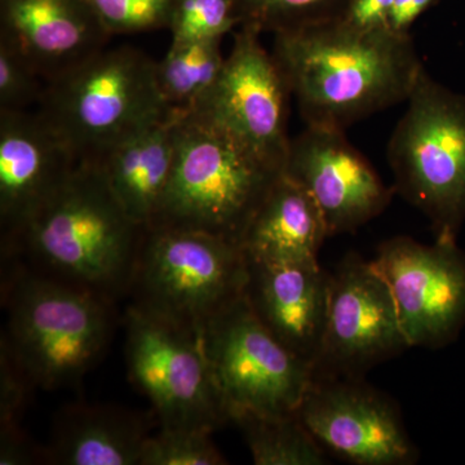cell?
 Wrapping results in <instances>:
<instances>
[{
    "instance_id": "5bb4252c",
    "label": "cell",
    "mask_w": 465,
    "mask_h": 465,
    "mask_svg": "<svg viewBox=\"0 0 465 465\" xmlns=\"http://www.w3.org/2000/svg\"><path fill=\"white\" fill-rule=\"evenodd\" d=\"M283 173L316 202L329 237L356 232L390 206L388 188L345 131L307 125L291 139Z\"/></svg>"
},
{
    "instance_id": "ffe728a7",
    "label": "cell",
    "mask_w": 465,
    "mask_h": 465,
    "mask_svg": "<svg viewBox=\"0 0 465 465\" xmlns=\"http://www.w3.org/2000/svg\"><path fill=\"white\" fill-rule=\"evenodd\" d=\"M326 238L316 202L282 173L251 217L240 246L251 262H307L318 260Z\"/></svg>"
},
{
    "instance_id": "d4e9b609",
    "label": "cell",
    "mask_w": 465,
    "mask_h": 465,
    "mask_svg": "<svg viewBox=\"0 0 465 465\" xmlns=\"http://www.w3.org/2000/svg\"><path fill=\"white\" fill-rule=\"evenodd\" d=\"M241 25L235 0H173L168 15L171 42L223 39Z\"/></svg>"
},
{
    "instance_id": "3957f363",
    "label": "cell",
    "mask_w": 465,
    "mask_h": 465,
    "mask_svg": "<svg viewBox=\"0 0 465 465\" xmlns=\"http://www.w3.org/2000/svg\"><path fill=\"white\" fill-rule=\"evenodd\" d=\"M3 282L2 344L36 388L78 384L109 347L113 300L15 262Z\"/></svg>"
},
{
    "instance_id": "7c38bea8",
    "label": "cell",
    "mask_w": 465,
    "mask_h": 465,
    "mask_svg": "<svg viewBox=\"0 0 465 465\" xmlns=\"http://www.w3.org/2000/svg\"><path fill=\"white\" fill-rule=\"evenodd\" d=\"M260 34L255 27L241 26L219 79L192 113L219 125L283 173L291 143V92Z\"/></svg>"
},
{
    "instance_id": "cb8c5ba5",
    "label": "cell",
    "mask_w": 465,
    "mask_h": 465,
    "mask_svg": "<svg viewBox=\"0 0 465 465\" xmlns=\"http://www.w3.org/2000/svg\"><path fill=\"white\" fill-rule=\"evenodd\" d=\"M211 430L201 428L159 427L143 445L140 465L228 464L213 440Z\"/></svg>"
},
{
    "instance_id": "ba28073f",
    "label": "cell",
    "mask_w": 465,
    "mask_h": 465,
    "mask_svg": "<svg viewBox=\"0 0 465 465\" xmlns=\"http://www.w3.org/2000/svg\"><path fill=\"white\" fill-rule=\"evenodd\" d=\"M124 326L128 379L149 401L159 427L215 432L231 421L202 327L134 302Z\"/></svg>"
},
{
    "instance_id": "44dd1931",
    "label": "cell",
    "mask_w": 465,
    "mask_h": 465,
    "mask_svg": "<svg viewBox=\"0 0 465 465\" xmlns=\"http://www.w3.org/2000/svg\"><path fill=\"white\" fill-rule=\"evenodd\" d=\"M223 39L171 42L155 63V82L168 115H183L200 105L224 67Z\"/></svg>"
},
{
    "instance_id": "4316f807",
    "label": "cell",
    "mask_w": 465,
    "mask_h": 465,
    "mask_svg": "<svg viewBox=\"0 0 465 465\" xmlns=\"http://www.w3.org/2000/svg\"><path fill=\"white\" fill-rule=\"evenodd\" d=\"M45 78L8 42L0 39V112H24L39 103Z\"/></svg>"
},
{
    "instance_id": "7402d4cb",
    "label": "cell",
    "mask_w": 465,
    "mask_h": 465,
    "mask_svg": "<svg viewBox=\"0 0 465 465\" xmlns=\"http://www.w3.org/2000/svg\"><path fill=\"white\" fill-rule=\"evenodd\" d=\"M238 425L256 465H326L327 451L296 415L238 411Z\"/></svg>"
},
{
    "instance_id": "52a82bcc",
    "label": "cell",
    "mask_w": 465,
    "mask_h": 465,
    "mask_svg": "<svg viewBox=\"0 0 465 465\" xmlns=\"http://www.w3.org/2000/svg\"><path fill=\"white\" fill-rule=\"evenodd\" d=\"M249 260L240 244L191 229H143L128 293L134 304L203 329L243 295Z\"/></svg>"
},
{
    "instance_id": "5b68a950",
    "label": "cell",
    "mask_w": 465,
    "mask_h": 465,
    "mask_svg": "<svg viewBox=\"0 0 465 465\" xmlns=\"http://www.w3.org/2000/svg\"><path fill=\"white\" fill-rule=\"evenodd\" d=\"M39 113L82 161L168 115L155 61L131 47L101 50L45 84Z\"/></svg>"
},
{
    "instance_id": "9a60e30c",
    "label": "cell",
    "mask_w": 465,
    "mask_h": 465,
    "mask_svg": "<svg viewBox=\"0 0 465 465\" xmlns=\"http://www.w3.org/2000/svg\"><path fill=\"white\" fill-rule=\"evenodd\" d=\"M79 159L41 113L0 112L3 243L66 182Z\"/></svg>"
},
{
    "instance_id": "8fae6325",
    "label": "cell",
    "mask_w": 465,
    "mask_h": 465,
    "mask_svg": "<svg viewBox=\"0 0 465 465\" xmlns=\"http://www.w3.org/2000/svg\"><path fill=\"white\" fill-rule=\"evenodd\" d=\"M390 286L410 348H442L465 324V252L457 240L424 244L399 235L382 242L374 260Z\"/></svg>"
},
{
    "instance_id": "83f0119b",
    "label": "cell",
    "mask_w": 465,
    "mask_h": 465,
    "mask_svg": "<svg viewBox=\"0 0 465 465\" xmlns=\"http://www.w3.org/2000/svg\"><path fill=\"white\" fill-rule=\"evenodd\" d=\"M36 390L7 348L0 347V430L20 427L30 393Z\"/></svg>"
},
{
    "instance_id": "30bf717a",
    "label": "cell",
    "mask_w": 465,
    "mask_h": 465,
    "mask_svg": "<svg viewBox=\"0 0 465 465\" xmlns=\"http://www.w3.org/2000/svg\"><path fill=\"white\" fill-rule=\"evenodd\" d=\"M407 348L390 286L372 262L347 253L331 272L329 316L312 381L365 378Z\"/></svg>"
},
{
    "instance_id": "6da1fadb",
    "label": "cell",
    "mask_w": 465,
    "mask_h": 465,
    "mask_svg": "<svg viewBox=\"0 0 465 465\" xmlns=\"http://www.w3.org/2000/svg\"><path fill=\"white\" fill-rule=\"evenodd\" d=\"M273 57L307 125L345 131L405 103L424 69L411 36L326 20L274 34Z\"/></svg>"
},
{
    "instance_id": "e0dca14e",
    "label": "cell",
    "mask_w": 465,
    "mask_h": 465,
    "mask_svg": "<svg viewBox=\"0 0 465 465\" xmlns=\"http://www.w3.org/2000/svg\"><path fill=\"white\" fill-rule=\"evenodd\" d=\"M109 36L87 0H0V39L45 82L104 50Z\"/></svg>"
},
{
    "instance_id": "4fadbf2b",
    "label": "cell",
    "mask_w": 465,
    "mask_h": 465,
    "mask_svg": "<svg viewBox=\"0 0 465 465\" xmlns=\"http://www.w3.org/2000/svg\"><path fill=\"white\" fill-rule=\"evenodd\" d=\"M296 415L327 452L347 463H418L400 406L365 378L312 381Z\"/></svg>"
},
{
    "instance_id": "2e32d148",
    "label": "cell",
    "mask_w": 465,
    "mask_h": 465,
    "mask_svg": "<svg viewBox=\"0 0 465 465\" xmlns=\"http://www.w3.org/2000/svg\"><path fill=\"white\" fill-rule=\"evenodd\" d=\"M331 272L318 260H249L244 296L266 330L309 366L316 362L329 316Z\"/></svg>"
},
{
    "instance_id": "277c9868",
    "label": "cell",
    "mask_w": 465,
    "mask_h": 465,
    "mask_svg": "<svg viewBox=\"0 0 465 465\" xmlns=\"http://www.w3.org/2000/svg\"><path fill=\"white\" fill-rule=\"evenodd\" d=\"M173 116V174L153 226L206 232L240 244L282 171L213 122L193 113Z\"/></svg>"
},
{
    "instance_id": "f1b7e54d",
    "label": "cell",
    "mask_w": 465,
    "mask_h": 465,
    "mask_svg": "<svg viewBox=\"0 0 465 465\" xmlns=\"http://www.w3.org/2000/svg\"><path fill=\"white\" fill-rule=\"evenodd\" d=\"M393 3L394 0H347L333 20L360 33L391 30Z\"/></svg>"
},
{
    "instance_id": "ac0fdd59",
    "label": "cell",
    "mask_w": 465,
    "mask_h": 465,
    "mask_svg": "<svg viewBox=\"0 0 465 465\" xmlns=\"http://www.w3.org/2000/svg\"><path fill=\"white\" fill-rule=\"evenodd\" d=\"M155 416L124 407L73 403L54 420L45 463L60 465H140Z\"/></svg>"
},
{
    "instance_id": "603a6c76",
    "label": "cell",
    "mask_w": 465,
    "mask_h": 465,
    "mask_svg": "<svg viewBox=\"0 0 465 465\" xmlns=\"http://www.w3.org/2000/svg\"><path fill=\"white\" fill-rule=\"evenodd\" d=\"M347 0H235L240 26L281 33L331 20Z\"/></svg>"
},
{
    "instance_id": "9c48e42d",
    "label": "cell",
    "mask_w": 465,
    "mask_h": 465,
    "mask_svg": "<svg viewBox=\"0 0 465 465\" xmlns=\"http://www.w3.org/2000/svg\"><path fill=\"white\" fill-rule=\"evenodd\" d=\"M204 347L229 416L296 412L312 381L308 363L265 329L240 296L203 326Z\"/></svg>"
},
{
    "instance_id": "484cf974",
    "label": "cell",
    "mask_w": 465,
    "mask_h": 465,
    "mask_svg": "<svg viewBox=\"0 0 465 465\" xmlns=\"http://www.w3.org/2000/svg\"><path fill=\"white\" fill-rule=\"evenodd\" d=\"M110 35L167 27L173 0H87Z\"/></svg>"
},
{
    "instance_id": "4dcf8cb0",
    "label": "cell",
    "mask_w": 465,
    "mask_h": 465,
    "mask_svg": "<svg viewBox=\"0 0 465 465\" xmlns=\"http://www.w3.org/2000/svg\"><path fill=\"white\" fill-rule=\"evenodd\" d=\"M437 2L439 0H394L390 18L391 32L410 35L415 21Z\"/></svg>"
},
{
    "instance_id": "8992f818",
    "label": "cell",
    "mask_w": 465,
    "mask_h": 465,
    "mask_svg": "<svg viewBox=\"0 0 465 465\" xmlns=\"http://www.w3.org/2000/svg\"><path fill=\"white\" fill-rule=\"evenodd\" d=\"M388 143L394 192L434 237L457 240L465 219V97L421 70Z\"/></svg>"
},
{
    "instance_id": "7a4b0ae2",
    "label": "cell",
    "mask_w": 465,
    "mask_h": 465,
    "mask_svg": "<svg viewBox=\"0 0 465 465\" xmlns=\"http://www.w3.org/2000/svg\"><path fill=\"white\" fill-rule=\"evenodd\" d=\"M143 234L99 163L82 161L3 246L39 273L114 300L128 292Z\"/></svg>"
},
{
    "instance_id": "f546056e",
    "label": "cell",
    "mask_w": 465,
    "mask_h": 465,
    "mask_svg": "<svg viewBox=\"0 0 465 465\" xmlns=\"http://www.w3.org/2000/svg\"><path fill=\"white\" fill-rule=\"evenodd\" d=\"M39 460L45 463L43 449L34 445L21 427L0 430V464H33Z\"/></svg>"
},
{
    "instance_id": "d6986e66",
    "label": "cell",
    "mask_w": 465,
    "mask_h": 465,
    "mask_svg": "<svg viewBox=\"0 0 465 465\" xmlns=\"http://www.w3.org/2000/svg\"><path fill=\"white\" fill-rule=\"evenodd\" d=\"M174 121L167 115L153 122L94 161L125 213L143 229L154 225L173 174Z\"/></svg>"
}]
</instances>
